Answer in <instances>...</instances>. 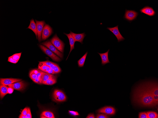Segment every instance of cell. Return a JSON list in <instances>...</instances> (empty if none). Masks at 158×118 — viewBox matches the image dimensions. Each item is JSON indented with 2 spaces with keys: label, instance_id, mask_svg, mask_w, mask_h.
Wrapping results in <instances>:
<instances>
[{
  "label": "cell",
  "instance_id": "cell-14",
  "mask_svg": "<svg viewBox=\"0 0 158 118\" xmlns=\"http://www.w3.org/2000/svg\"><path fill=\"white\" fill-rule=\"evenodd\" d=\"M70 33L74 38L75 42L78 41L82 44H83V40L86 36L84 32L81 33L76 34L70 31Z\"/></svg>",
  "mask_w": 158,
  "mask_h": 118
},
{
  "label": "cell",
  "instance_id": "cell-20",
  "mask_svg": "<svg viewBox=\"0 0 158 118\" xmlns=\"http://www.w3.org/2000/svg\"><path fill=\"white\" fill-rule=\"evenodd\" d=\"M53 75L52 74L44 72L41 76V80L42 84H44L47 80Z\"/></svg>",
  "mask_w": 158,
  "mask_h": 118
},
{
  "label": "cell",
  "instance_id": "cell-13",
  "mask_svg": "<svg viewBox=\"0 0 158 118\" xmlns=\"http://www.w3.org/2000/svg\"><path fill=\"white\" fill-rule=\"evenodd\" d=\"M22 79L15 78H0V85H8L14 82L21 81Z\"/></svg>",
  "mask_w": 158,
  "mask_h": 118
},
{
  "label": "cell",
  "instance_id": "cell-28",
  "mask_svg": "<svg viewBox=\"0 0 158 118\" xmlns=\"http://www.w3.org/2000/svg\"><path fill=\"white\" fill-rule=\"evenodd\" d=\"M139 118H148L146 112H141L139 113Z\"/></svg>",
  "mask_w": 158,
  "mask_h": 118
},
{
  "label": "cell",
  "instance_id": "cell-3",
  "mask_svg": "<svg viewBox=\"0 0 158 118\" xmlns=\"http://www.w3.org/2000/svg\"><path fill=\"white\" fill-rule=\"evenodd\" d=\"M50 41L52 44L61 53L63 52L64 43L58 37L56 33L50 39Z\"/></svg>",
  "mask_w": 158,
  "mask_h": 118
},
{
  "label": "cell",
  "instance_id": "cell-21",
  "mask_svg": "<svg viewBox=\"0 0 158 118\" xmlns=\"http://www.w3.org/2000/svg\"><path fill=\"white\" fill-rule=\"evenodd\" d=\"M88 53V52H87L85 54L77 61L79 67H82L83 66Z\"/></svg>",
  "mask_w": 158,
  "mask_h": 118
},
{
  "label": "cell",
  "instance_id": "cell-12",
  "mask_svg": "<svg viewBox=\"0 0 158 118\" xmlns=\"http://www.w3.org/2000/svg\"><path fill=\"white\" fill-rule=\"evenodd\" d=\"M26 86V83L23 81L17 82L8 85L9 87H12L13 89L18 91L23 90L25 89Z\"/></svg>",
  "mask_w": 158,
  "mask_h": 118
},
{
  "label": "cell",
  "instance_id": "cell-26",
  "mask_svg": "<svg viewBox=\"0 0 158 118\" xmlns=\"http://www.w3.org/2000/svg\"><path fill=\"white\" fill-rule=\"evenodd\" d=\"M22 52L19 53H16L11 56V57L14 60L18 61L21 54Z\"/></svg>",
  "mask_w": 158,
  "mask_h": 118
},
{
  "label": "cell",
  "instance_id": "cell-33",
  "mask_svg": "<svg viewBox=\"0 0 158 118\" xmlns=\"http://www.w3.org/2000/svg\"><path fill=\"white\" fill-rule=\"evenodd\" d=\"M33 81L38 84H42L41 80V77H37L36 78L33 80Z\"/></svg>",
  "mask_w": 158,
  "mask_h": 118
},
{
  "label": "cell",
  "instance_id": "cell-18",
  "mask_svg": "<svg viewBox=\"0 0 158 118\" xmlns=\"http://www.w3.org/2000/svg\"><path fill=\"white\" fill-rule=\"evenodd\" d=\"M29 25L27 28L31 30L35 33L36 38H37L36 25L34 20L32 19L30 20Z\"/></svg>",
  "mask_w": 158,
  "mask_h": 118
},
{
  "label": "cell",
  "instance_id": "cell-10",
  "mask_svg": "<svg viewBox=\"0 0 158 118\" xmlns=\"http://www.w3.org/2000/svg\"><path fill=\"white\" fill-rule=\"evenodd\" d=\"M138 13L134 10H126L124 17L127 20L131 21L135 19Z\"/></svg>",
  "mask_w": 158,
  "mask_h": 118
},
{
  "label": "cell",
  "instance_id": "cell-8",
  "mask_svg": "<svg viewBox=\"0 0 158 118\" xmlns=\"http://www.w3.org/2000/svg\"><path fill=\"white\" fill-rule=\"evenodd\" d=\"M53 32L52 28L49 25L45 24L42 33V40L44 41L47 39L52 34Z\"/></svg>",
  "mask_w": 158,
  "mask_h": 118
},
{
  "label": "cell",
  "instance_id": "cell-23",
  "mask_svg": "<svg viewBox=\"0 0 158 118\" xmlns=\"http://www.w3.org/2000/svg\"><path fill=\"white\" fill-rule=\"evenodd\" d=\"M56 82V77L53 75L47 80L43 84L48 85H52Z\"/></svg>",
  "mask_w": 158,
  "mask_h": 118
},
{
  "label": "cell",
  "instance_id": "cell-5",
  "mask_svg": "<svg viewBox=\"0 0 158 118\" xmlns=\"http://www.w3.org/2000/svg\"><path fill=\"white\" fill-rule=\"evenodd\" d=\"M39 46L42 51L54 61L58 62L61 60L54 53L45 46L42 45H40Z\"/></svg>",
  "mask_w": 158,
  "mask_h": 118
},
{
  "label": "cell",
  "instance_id": "cell-17",
  "mask_svg": "<svg viewBox=\"0 0 158 118\" xmlns=\"http://www.w3.org/2000/svg\"><path fill=\"white\" fill-rule=\"evenodd\" d=\"M64 33L68 37L70 43V52L66 60H67L70 53L71 52L72 50L74 49L75 43V41L72 36L70 34V33L69 34H66L65 33Z\"/></svg>",
  "mask_w": 158,
  "mask_h": 118
},
{
  "label": "cell",
  "instance_id": "cell-11",
  "mask_svg": "<svg viewBox=\"0 0 158 118\" xmlns=\"http://www.w3.org/2000/svg\"><path fill=\"white\" fill-rule=\"evenodd\" d=\"M97 112L102 113L106 114L114 115L115 113V110L112 107L107 106L97 110Z\"/></svg>",
  "mask_w": 158,
  "mask_h": 118
},
{
  "label": "cell",
  "instance_id": "cell-29",
  "mask_svg": "<svg viewBox=\"0 0 158 118\" xmlns=\"http://www.w3.org/2000/svg\"><path fill=\"white\" fill-rule=\"evenodd\" d=\"M96 118H108L109 117L106 114H97L96 116Z\"/></svg>",
  "mask_w": 158,
  "mask_h": 118
},
{
  "label": "cell",
  "instance_id": "cell-27",
  "mask_svg": "<svg viewBox=\"0 0 158 118\" xmlns=\"http://www.w3.org/2000/svg\"><path fill=\"white\" fill-rule=\"evenodd\" d=\"M53 69V70L54 74L58 73L61 71L60 68L59 66L56 64Z\"/></svg>",
  "mask_w": 158,
  "mask_h": 118
},
{
  "label": "cell",
  "instance_id": "cell-24",
  "mask_svg": "<svg viewBox=\"0 0 158 118\" xmlns=\"http://www.w3.org/2000/svg\"><path fill=\"white\" fill-rule=\"evenodd\" d=\"M148 118H158V115L157 113L154 111H148L146 112Z\"/></svg>",
  "mask_w": 158,
  "mask_h": 118
},
{
  "label": "cell",
  "instance_id": "cell-32",
  "mask_svg": "<svg viewBox=\"0 0 158 118\" xmlns=\"http://www.w3.org/2000/svg\"><path fill=\"white\" fill-rule=\"evenodd\" d=\"M69 113L71 115L74 116L79 115V113L77 111L69 110Z\"/></svg>",
  "mask_w": 158,
  "mask_h": 118
},
{
  "label": "cell",
  "instance_id": "cell-35",
  "mask_svg": "<svg viewBox=\"0 0 158 118\" xmlns=\"http://www.w3.org/2000/svg\"><path fill=\"white\" fill-rule=\"evenodd\" d=\"M39 63H44L47 66H49L53 63L49 61H39Z\"/></svg>",
  "mask_w": 158,
  "mask_h": 118
},
{
  "label": "cell",
  "instance_id": "cell-6",
  "mask_svg": "<svg viewBox=\"0 0 158 118\" xmlns=\"http://www.w3.org/2000/svg\"><path fill=\"white\" fill-rule=\"evenodd\" d=\"M41 44L48 48L60 58H63V53L58 50L52 44L50 41H47L42 43Z\"/></svg>",
  "mask_w": 158,
  "mask_h": 118
},
{
  "label": "cell",
  "instance_id": "cell-19",
  "mask_svg": "<svg viewBox=\"0 0 158 118\" xmlns=\"http://www.w3.org/2000/svg\"><path fill=\"white\" fill-rule=\"evenodd\" d=\"M8 87L6 85H0V96L1 99L7 94V89Z\"/></svg>",
  "mask_w": 158,
  "mask_h": 118
},
{
  "label": "cell",
  "instance_id": "cell-36",
  "mask_svg": "<svg viewBox=\"0 0 158 118\" xmlns=\"http://www.w3.org/2000/svg\"><path fill=\"white\" fill-rule=\"evenodd\" d=\"M27 110H28L27 107H25L22 110V111L21 112V114L23 115L26 116L27 114Z\"/></svg>",
  "mask_w": 158,
  "mask_h": 118
},
{
  "label": "cell",
  "instance_id": "cell-16",
  "mask_svg": "<svg viewBox=\"0 0 158 118\" xmlns=\"http://www.w3.org/2000/svg\"><path fill=\"white\" fill-rule=\"evenodd\" d=\"M109 50V49L106 52L104 53H97L101 57V64L102 65L110 63L108 58V53Z\"/></svg>",
  "mask_w": 158,
  "mask_h": 118
},
{
  "label": "cell",
  "instance_id": "cell-40",
  "mask_svg": "<svg viewBox=\"0 0 158 118\" xmlns=\"http://www.w3.org/2000/svg\"><path fill=\"white\" fill-rule=\"evenodd\" d=\"M47 73L50 74H54V73L53 69L51 68H50V70L49 71H48L47 72Z\"/></svg>",
  "mask_w": 158,
  "mask_h": 118
},
{
  "label": "cell",
  "instance_id": "cell-41",
  "mask_svg": "<svg viewBox=\"0 0 158 118\" xmlns=\"http://www.w3.org/2000/svg\"><path fill=\"white\" fill-rule=\"evenodd\" d=\"M50 68L49 66H48L46 68L44 72L47 73V72L50 70Z\"/></svg>",
  "mask_w": 158,
  "mask_h": 118
},
{
  "label": "cell",
  "instance_id": "cell-25",
  "mask_svg": "<svg viewBox=\"0 0 158 118\" xmlns=\"http://www.w3.org/2000/svg\"><path fill=\"white\" fill-rule=\"evenodd\" d=\"M47 66L44 63H40L39 64L38 69L44 72Z\"/></svg>",
  "mask_w": 158,
  "mask_h": 118
},
{
  "label": "cell",
  "instance_id": "cell-42",
  "mask_svg": "<svg viewBox=\"0 0 158 118\" xmlns=\"http://www.w3.org/2000/svg\"><path fill=\"white\" fill-rule=\"evenodd\" d=\"M55 64L56 63H53L51 65L49 66L50 67V68L52 69H53L55 66Z\"/></svg>",
  "mask_w": 158,
  "mask_h": 118
},
{
  "label": "cell",
  "instance_id": "cell-34",
  "mask_svg": "<svg viewBox=\"0 0 158 118\" xmlns=\"http://www.w3.org/2000/svg\"><path fill=\"white\" fill-rule=\"evenodd\" d=\"M8 61L12 63L15 64L17 63L18 61L14 60L11 56H10L8 57Z\"/></svg>",
  "mask_w": 158,
  "mask_h": 118
},
{
  "label": "cell",
  "instance_id": "cell-22",
  "mask_svg": "<svg viewBox=\"0 0 158 118\" xmlns=\"http://www.w3.org/2000/svg\"><path fill=\"white\" fill-rule=\"evenodd\" d=\"M43 116L45 118H55V117L53 113L51 112L45 111H43L41 114L40 116Z\"/></svg>",
  "mask_w": 158,
  "mask_h": 118
},
{
  "label": "cell",
  "instance_id": "cell-43",
  "mask_svg": "<svg viewBox=\"0 0 158 118\" xmlns=\"http://www.w3.org/2000/svg\"><path fill=\"white\" fill-rule=\"evenodd\" d=\"M19 118H26V116L23 115L21 114L18 117Z\"/></svg>",
  "mask_w": 158,
  "mask_h": 118
},
{
  "label": "cell",
  "instance_id": "cell-2",
  "mask_svg": "<svg viewBox=\"0 0 158 118\" xmlns=\"http://www.w3.org/2000/svg\"><path fill=\"white\" fill-rule=\"evenodd\" d=\"M146 88L152 95L155 106L158 104V83L156 82L147 81L144 82Z\"/></svg>",
  "mask_w": 158,
  "mask_h": 118
},
{
  "label": "cell",
  "instance_id": "cell-7",
  "mask_svg": "<svg viewBox=\"0 0 158 118\" xmlns=\"http://www.w3.org/2000/svg\"><path fill=\"white\" fill-rule=\"evenodd\" d=\"M36 25L37 39L39 42L42 41V34L44 25L45 24L44 21H38L35 20Z\"/></svg>",
  "mask_w": 158,
  "mask_h": 118
},
{
  "label": "cell",
  "instance_id": "cell-37",
  "mask_svg": "<svg viewBox=\"0 0 158 118\" xmlns=\"http://www.w3.org/2000/svg\"><path fill=\"white\" fill-rule=\"evenodd\" d=\"M13 89L12 88L10 87H8L7 94H11L13 92Z\"/></svg>",
  "mask_w": 158,
  "mask_h": 118
},
{
  "label": "cell",
  "instance_id": "cell-31",
  "mask_svg": "<svg viewBox=\"0 0 158 118\" xmlns=\"http://www.w3.org/2000/svg\"><path fill=\"white\" fill-rule=\"evenodd\" d=\"M28 110L27 114L26 116V118H31L32 115L30 108L27 107Z\"/></svg>",
  "mask_w": 158,
  "mask_h": 118
},
{
  "label": "cell",
  "instance_id": "cell-38",
  "mask_svg": "<svg viewBox=\"0 0 158 118\" xmlns=\"http://www.w3.org/2000/svg\"><path fill=\"white\" fill-rule=\"evenodd\" d=\"M95 118L94 114L93 113H91L89 114L86 117V118Z\"/></svg>",
  "mask_w": 158,
  "mask_h": 118
},
{
  "label": "cell",
  "instance_id": "cell-15",
  "mask_svg": "<svg viewBox=\"0 0 158 118\" xmlns=\"http://www.w3.org/2000/svg\"><path fill=\"white\" fill-rule=\"evenodd\" d=\"M141 13H145L150 16H154L156 12L153 8L149 6H146L140 10Z\"/></svg>",
  "mask_w": 158,
  "mask_h": 118
},
{
  "label": "cell",
  "instance_id": "cell-30",
  "mask_svg": "<svg viewBox=\"0 0 158 118\" xmlns=\"http://www.w3.org/2000/svg\"><path fill=\"white\" fill-rule=\"evenodd\" d=\"M29 76L31 78L33 81L37 77V74L31 72L30 73Z\"/></svg>",
  "mask_w": 158,
  "mask_h": 118
},
{
  "label": "cell",
  "instance_id": "cell-1",
  "mask_svg": "<svg viewBox=\"0 0 158 118\" xmlns=\"http://www.w3.org/2000/svg\"><path fill=\"white\" fill-rule=\"evenodd\" d=\"M133 94L134 101L142 106H155L152 96L146 87L144 82L136 87Z\"/></svg>",
  "mask_w": 158,
  "mask_h": 118
},
{
  "label": "cell",
  "instance_id": "cell-4",
  "mask_svg": "<svg viewBox=\"0 0 158 118\" xmlns=\"http://www.w3.org/2000/svg\"><path fill=\"white\" fill-rule=\"evenodd\" d=\"M53 101L55 102H62L65 101L66 97L64 93L61 90H55L53 94Z\"/></svg>",
  "mask_w": 158,
  "mask_h": 118
},
{
  "label": "cell",
  "instance_id": "cell-39",
  "mask_svg": "<svg viewBox=\"0 0 158 118\" xmlns=\"http://www.w3.org/2000/svg\"><path fill=\"white\" fill-rule=\"evenodd\" d=\"M39 70L38 69H33L31 70L30 72L37 74L39 72Z\"/></svg>",
  "mask_w": 158,
  "mask_h": 118
},
{
  "label": "cell",
  "instance_id": "cell-9",
  "mask_svg": "<svg viewBox=\"0 0 158 118\" xmlns=\"http://www.w3.org/2000/svg\"><path fill=\"white\" fill-rule=\"evenodd\" d=\"M107 29L110 30L114 35L117 39L118 42H119L125 39L124 38L118 30V25L112 28L108 27Z\"/></svg>",
  "mask_w": 158,
  "mask_h": 118
}]
</instances>
